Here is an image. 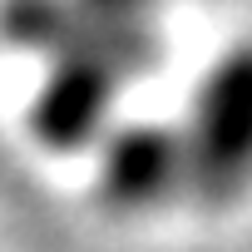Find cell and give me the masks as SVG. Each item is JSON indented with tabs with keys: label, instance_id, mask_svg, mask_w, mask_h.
Returning <instances> with one entry per match:
<instances>
[{
	"label": "cell",
	"instance_id": "cell-1",
	"mask_svg": "<svg viewBox=\"0 0 252 252\" xmlns=\"http://www.w3.org/2000/svg\"><path fill=\"white\" fill-rule=\"evenodd\" d=\"M158 35H114L50 60L35 99H30V134L50 154H79L114 134V104L119 89L134 74L158 64Z\"/></svg>",
	"mask_w": 252,
	"mask_h": 252
},
{
	"label": "cell",
	"instance_id": "cell-2",
	"mask_svg": "<svg viewBox=\"0 0 252 252\" xmlns=\"http://www.w3.org/2000/svg\"><path fill=\"white\" fill-rule=\"evenodd\" d=\"M193 198L222 208L252 188V40L227 45L193 89L188 109Z\"/></svg>",
	"mask_w": 252,
	"mask_h": 252
},
{
	"label": "cell",
	"instance_id": "cell-3",
	"mask_svg": "<svg viewBox=\"0 0 252 252\" xmlns=\"http://www.w3.org/2000/svg\"><path fill=\"white\" fill-rule=\"evenodd\" d=\"M183 188H193V168L188 134L178 124H114V134L99 144V193L114 213H154Z\"/></svg>",
	"mask_w": 252,
	"mask_h": 252
}]
</instances>
